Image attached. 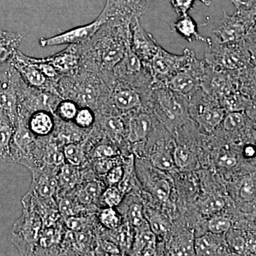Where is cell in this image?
Here are the masks:
<instances>
[{
  "mask_svg": "<svg viewBox=\"0 0 256 256\" xmlns=\"http://www.w3.org/2000/svg\"><path fill=\"white\" fill-rule=\"evenodd\" d=\"M28 129L36 138L48 137L53 134L56 127L54 112L45 110L34 111L28 120Z\"/></svg>",
  "mask_w": 256,
  "mask_h": 256,
  "instance_id": "obj_17",
  "label": "cell"
},
{
  "mask_svg": "<svg viewBox=\"0 0 256 256\" xmlns=\"http://www.w3.org/2000/svg\"><path fill=\"white\" fill-rule=\"evenodd\" d=\"M63 152L66 162L74 166L80 168L86 160L84 143L82 141L66 144Z\"/></svg>",
  "mask_w": 256,
  "mask_h": 256,
  "instance_id": "obj_26",
  "label": "cell"
},
{
  "mask_svg": "<svg viewBox=\"0 0 256 256\" xmlns=\"http://www.w3.org/2000/svg\"><path fill=\"white\" fill-rule=\"evenodd\" d=\"M79 106L70 99L62 98L57 104L54 114L64 122H73L78 112Z\"/></svg>",
  "mask_w": 256,
  "mask_h": 256,
  "instance_id": "obj_27",
  "label": "cell"
},
{
  "mask_svg": "<svg viewBox=\"0 0 256 256\" xmlns=\"http://www.w3.org/2000/svg\"><path fill=\"white\" fill-rule=\"evenodd\" d=\"M102 24L100 20L96 18L92 23L70 28L50 38H40L38 42L42 47L80 44L89 40Z\"/></svg>",
  "mask_w": 256,
  "mask_h": 256,
  "instance_id": "obj_14",
  "label": "cell"
},
{
  "mask_svg": "<svg viewBox=\"0 0 256 256\" xmlns=\"http://www.w3.org/2000/svg\"><path fill=\"white\" fill-rule=\"evenodd\" d=\"M60 74V78L78 73L80 69L79 44L69 45L56 54L45 58Z\"/></svg>",
  "mask_w": 256,
  "mask_h": 256,
  "instance_id": "obj_16",
  "label": "cell"
},
{
  "mask_svg": "<svg viewBox=\"0 0 256 256\" xmlns=\"http://www.w3.org/2000/svg\"><path fill=\"white\" fill-rule=\"evenodd\" d=\"M124 174V168L121 166H114L106 174V180L111 186L118 184Z\"/></svg>",
  "mask_w": 256,
  "mask_h": 256,
  "instance_id": "obj_47",
  "label": "cell"
},
{
  "mask_svg": "<svg viewBox=\"0 0 256 256\" xmlns=\"http://www.w3.org/2000/svg\"><path fill=\"white\" fill-rule=\"evenodd\" d=\"M171 26L173 32H176L190 43L194 41H201L206 43V38H204L198 34L197 24L188 14L180 16L178 20L172 24Z\"/></svg>",
  "mask_w": 256,
  "mask_h": 256,
  "instance_id": "obj_22",
  "label": "cell"
},
{
  "mask_svg": "<svg viewBox=\"0 0 256 256\" xmlns=\"http://www.w3.org/2000/svg\"><path fill=\"white\" fill-rule=\"evenodd\" d=\"M60 168L44 166L30 170L32 174V182L30 192L42 198L54 197L58 191V172Z\"/></svg>",
  "mask_w": 256,
  "mask_h": 256,
  "instance_id": "obj_13",
  "label": "cell"
},
{
  "mask_svg": "<svg viewBox=\"0 0 256 256\" xmlns=\"http://www.w3.org/2000/svg\"><path fill=\"white\" fill-rule=\"evenodd\" d=\"M107 84V90L104 98H109L112 106L118 111L127 112L137 109L142 105V94L138 89L126 84L112 78Z\"/></svg>",
  "mask_w": 256,
  "mask_h": 256,
  "instance_id": "obj_11",
  "label": "cell"
},
{
  "mask_svg": "<svg viewBox=\"0 0 256 256\" xmlns=\"http://www.w3.org/2000/svg\"><path fill=\"white\" fill-rule=\"evenodd\" d=\"M80 166L65 163L60 166L58 172V191H62V194L70 191L76 188L80 182L82 175Z\"/></svg>",
  "mask_w": 256,
  "mask_h": 256,
  "instance_id": "obj_23",
  "label": "cell"
},
{
  "mask_svg": "<svg viewBox=\"0 0 256 256\" xmlns=\"http://www.w3.org/2000/svg\"><path fill=\"white\" fill-rule=\"evenodd\" d=\"M124 194L120 191L119 188L111 186L104 192L102 195V200L109 207H114L120 204L122 200Z\"/></svg>",
  "mask_w": 256,
  "mask_h": 256,
  "instance_id": "obj_36",
  "label": "cell"
},
{
  "mask_svg": "<svg viewBox=\"0 0 256 256\" xmlns=\"http://www.w3.org/2000/svg\"><path fill=\"white\" fill-rule=\"evenodd\" d=\"M205 68L204 60H198L192 52L188 63L165 85L182 95L191 96L201 88Z\"/></svg>",
  "mask_w": 256,
  "mask_h": 256,
  "instance_id": "obj_6",
  "label": "cell"
},
{
  "mask_svg": "<svg viewBox=\"0 0 256 256\" xmlns=\"http://www.w3.org/2000/svg\"><path fill=\"white\" fill-rule=\"evenodd\" d=\"M102 124L106 130L111 134H120L124 132V124L122 117L117 114H109L102 120Z\"/></svg>",
  "mask_w": 256,
  "mask_h": 256,
  "instance_id": "obj_30",
  "label": "cell"
},
{
  "mask_svg": "<svg viewBox=\"0 0 256 256\" xmlns=\"http://www.w3.org/2000/svg\"><path fill=\"white\" fill-rule=\"evenodd\" d=\"M156 237L151 232H144L140 234L136 238L134 244V252H141L146 248H156Z\"/></svg>",
  "mask_w": 256,
  "mask_h": 256,
  "instance_id": "obj_35",
  "label": "cell"
},
{
  "mask_svg": "<svg viewBox=\"0 0 256 256\" xmlns=\"http://www.w3.org/2000/svg\"><path fill=\"white\" fill-rule=\"evenodd\" d=\"M99 220L104 226L109 229L117 228L120 224V218L112 207L101 210Z\"/></svg>",
  "mask_w": 256,
  "mask_h": 256,
  "instance_id": "obj_34",
  "label": "cell"
},
{
  "mask_svg": "<svg viewBox=\"0 0 256 256\" xmlns=\"http://www.w3.org/2000/svg\"><path fill=\"white\" fill-rule=\"evenodd\" d=\"M95 111L88 107H80L73 122L82 130L90 129L95 124Z\"/></svg>",
  "mask_w": 256,
  "mask_h": 256,
  "instance_id": "obj_29",
  "label": "cell"
},
{
  "mask_svg": "<svg viewBox=\"0 0 256 256\" xmlns=\"http://www.w3.org/2000/svg\"><path fill=\"white\" fill-rule=\"evenodd\" d=\"M196 1L201 2L206 6H210L212 3L210 0H170V2L178 16H183L188 15V12L193 9Z\"/></svg>",
  "mask_w": 256,
  "mask_h": 256,
  "instance_id": "obj_33",
  "label": "cell"
},
{
  "mask_svg": "<svg viewBox=\"0 0 256 256\" xmlns=\"http://www.w3.org/2000/svg\"><path fill=\"white\" fill-rule=\"evenodd\" d=\"M42 228L41 216L35 210L24 208L22 214L15 222L11 232V242L20 255L34 254Z\"/></svg>",
  "mask_w": 256,
  "mask_h": 256,
  "instance_id": "obj_5",
  "label": "cell"
},
{
  "mask_svg": "<svg viewBox=\"0 0 256 256\" xmlns=\"http://www.w3.org/2000/svg\"><path fill=\"white\" fill-rule=\"evenodd\" d=\"M150 92L156 98L160 112L169 120H178L184 117L186 107L182 100L185 96L174 92L164 84H153Z\"/></svg>",
  "mask_w": 256,
  "mask_h": 256,
  "instance_id": "obj_12",
  "label": "cell"
},
{
  "mask_svg": "<svg viewBox=\"0 0 256 256\" xmlns=\"http://www.w3.org/2000/svg\"><path fill=\"white\" fill-rule=\"evenodd\" d=\"M21 76L11 64L0 67V108L13 124L18 120V88Z\"/></svg>",
  "mask_w": 256,
  "mask_h": 256,
  "instance_id": "obj_8",
  "label": "cell"
},
{
  "mask_svg": "<svg viewBox=\"0 0 256 256\" xmlns=\"http://www.w3.org/2000/svg\"><path fill=\"white\" fill-rule=\"evenodd\" d=\"M151 228L153 233L159 234L166 232V226L162 220L158 217L152 218L150 220Z\"/></svg>",
  "mask_w": 256,
  "mask_h": 256,
  "instance_id": "obj_49",
  "label": "cell"
},
{
  "mask_svg": "<svg viewBox=\"0 0 256 256\" xmlns=\"http://www.w3.org/2000/svg\"><path fill=\"white\" fill-rule=\"evenodd\" d=\"M114 166V161L110 158H98L94 163V170L98 174H106Z\"/></svg>",
  "mask_w": 256,
  "mask_h": 256,
  "instance_id": "obj_46",
  "label": "cell"
},
{
  "mask_svg": "<svg viewBox=\"0 0 256 256\" xmlns=\"http://www.w3.org/2000/svg\"><path fill=\"white\" fill-rule=\"evenodd\" d=\"M218 163V165L222 168H232L236 165L237 160L233 156L225 154V156H220Z\"/></svg>",
  "mask_w": 256,
  "mask_h": 256,
  "instance_id": "obj_50",
  "label": "cell"
},
{
  "mask_svg": "<svg viewBox=\"0 0 256 256\" xmlns=\"http://www.w3.org/2000/svg\"><path fill=\"white\" fill-rule=\"evenodd\" d=\"M256 20V0H249L232 15L224 12L220 25L213 31L214 38L220 42H236L254 36Z\"/></svg>",
  "mask_w": 256,
  "mask_h": 256,
  "instance_id": "obj_4",
  "label": "cell"
},
{
  "mask_svg": "<svg viewBox=\"0 0 256 256\" xmlns=\"http://www.w3.org/2000/svg\"><path fill=\"white\" fill-rule=\"evenodd\" d=\"M57 196L56 200L58 205V212L63 218L82 214L86 206L78 202L76 197L68 196L65 194Z\"/></svg>",
  "mask_w": 256,
  "mask_h": 256,
  "instance_id": "obj_24",
  "label": "cell"
},
{
  "mask_svg": "<svg viewBox=\"0 0 256 256\" xmlns=\"http://www.w3.org/2000/svg\"><path fill=\"white\" fill-rule=\"evenodd\" d=\"M106 82L97 74L80 70L70 76L58 80L57 92L62 98L73 100L79 107H88L97 110L104 94Z\"/></svg>",
  "mask_w": 256,
  "mask_h": 256,
  "instance_id": "obj_3",
  "label": "cell"
},
{
  "mask_svg": "<svg viewBox=\"0 0 256 256\" xmlns=\"http://www.w3.org/2000/svg\"><path fill=\"white\" fill-rule=\"evenodd\" d=\"M152 124V122L150 114L146 112L134 114L128 122V140L131 142L142 140L149 134Z\"/></svg>",
  "mask_w": 256,
  "mask_h": 256,
  "instance_id": "obj_20",
  "label": "cell"
},
{
  "mask_svg": "<svg viewBox=\"0 0 256 256\" xmlns=\"http://www.w3.org/2000/svg\"><path fill=\"white\" fill-rule=\"evenodd\" d=\"M255 152V150H254L252 146H247L245 148V154L248 156V158H252V156H254Z\"/></svg>",
  "mask_w": 256,
  "mask_h": 256,
  "instance_id": "obj_53",
  "label": "cell"
},
{
  "mask_svg": "<svg viewBox=\"0 0 256 256\" xmlns=\"http://www.w3.org/2000/svg\"><path fill=\"white\" fill-rule=\"evenodd\" d=\"M234 6L236 8V10H238L239 8H242L244 5H246L248 3V1H244V0H230Z\"/></svg>",
  "mask_w": 256,
  "mask_h": 256,
  "instance_id": "obj_52",
  "label": "cell"
},
{
  "mask_svg": "<svg viewBox=\"0 0 256 256\" xmlns=\"http://www.w3.org/2000/svg\"><path fill=\"white\" fill-rule=\"evenodd\" d=\"M116 156L114 148L108 144H101L98 146L94 151V156L96 158H110Z\"/></svg>",
  "mask_w": 256,
  "mask_h": 256,
  "instance_id": "obj_48",
  "label": "cell"
},
{
  "mask_svg": "<svg viewBox=\"0 0 256 256\" xmlns=\"http://www.w3.org/2000/svg\"><path fill=\"white\" fill-rule=\"evenodd\" d=\"M101 186L98 182H88L84 185H82L77 190L76 193V198L84 206L92 204L100 196L101 194Z\"/></svg>",
  "mask_w": 256,
  "mask_h": 256,
  "instance_id": "obj_25",
  "label": "cell"
},
{
  "mask_svg": "<svg viewBox=\"0 0 256 256\" xmlns=\"http://www.w3.org/2000/svg\"><path fill=\"white\" fill-rule=\"evenodd\" d=\"M131 24L124 20H109L89 40L80 44V70L94 72L104 82H110L112 70L130 45Z\"/></svg>",
  "mask_w": 256,
  "mask_h": 256,
  "instance_id": "obj_1",
  "label": "cell"
},
{
  "mask_svg": "<svg viewBox=\"0 0 256 256\" xmlns=\"http://www.w3.org/2000/svg\"><path fill=\"white\" fill-rule=\"evenodd\" d=\"M152 162L160 170H170L174 166V159L168 151L160 150L151 156Z\"/></svg>",
  "mask_w": 256,
  "mask_h": 256,
  "instance_id": "obj_32",
  "label": "cell"
},
{
  "mask_svg": "<svg viewBox=\"0 0 256 256\" xmlns=\"http://www.w3.org/2000/svg\"><path fill=\"white\" fill-rule=\"evenodd\" d=\"M131 48L143 63L149 66L160 46L159 44L151 34L143 28L140 20L131 24Z\"/></svg>",
  "mask_w": 256,
  "mask_h": 256,
  "instance_id": "obj_15",
  "label": "cell"
},
{
  "mask_svg": "<svg viewBox=\"0 0 256 256\" xmlns=\"http://www.w3.org/2000/svg\"><path fill=\"white\" fill-rule=\"evenodd\" d=\"M193 50L185 48L182 54L176 55L158 46L150 63L153 84H166L188 63Z\"/></svg>",
  "mask_w": 256,
  "mask_h": 256,
  "instance_id": "obj_7",
  "label": "cell"
},
{
  "mask_svg": "<svg viewBox=\"0 0 256 256\" xmlns=\"http://www.w3.org/2000/svg\"><path fill=\"white\" fill-rule=\"evenodd\" d=\"M228 244L230 248L237 254H242L246 248V240L244 236L236 232H230L228 236Z\"/></svg>",
  "mask_w": 256,
  "mask_h": 256,
  "instance_id": "obj_40",
  "label": "cell"
},
{
  "mask_svg": "<svg viewBox=\"0 0 256 256\" xmlns=\"http://www.w3.org/2000/svg\"><path fill=\"white\" fill-rule=\"evenodd\" d=\"M128 220L130 223L134 226H140L143 222V216L142 208L140 205H131L127 212Z\"/></svg>",
  "mask_w": 256,
  "mask_h": 256,
  "instance_id": "obj_44",
  "label": "cell"
},
{
  "mask_svg": "<svg viewBox=\"0 0 256 256\" xmlns=\"http://www.w3.org/2000/svg\"><path fill=\"white\" fill-rule=\"evenodd\" d=\"M66 226L73 232H84L86 228L88 220L82 215L73 216L65 218Z\"/></svg>",
  "mask_w": 256,
  "mask_h": 256,
  "instance_id": "obj_39",
  "label": "cell"
},
{
  "mask_svg": "<svg viewBox=\"0 0 256 256\" xmlns=\"http://www.w3.org/2000/svg\"><path fill=\"white\" fill-rule=\"evenodd\" d=\"M170 185L169 182L166 180H162L156 182L154 188H153V193L154 196L161 202H166L168 200L170 195Z\"/></svg>",
  "mask_w": 256,
  "mask_h": 256,
  "instance_id": "obj_41",
  "label": "cell"
},
{
  "mask_svg": "<svg viewBox=\"0 0 256 256\" xmlns=\"http://www.w3.org/2000/svg\"><path fill=\"white\" fill-rule=\"evenodd\" d=\"M10 63L28 85L60 96L57 92L58 82L48 78L35 64L32 57L24 54L18 50Z\"/></svg>",
  "mask_w": 256,
  "mask_h": 256,
  "instance_id": "obj_9",
  "label": "cell"
},
{
  "mask_svg": "<svg viewBox=\"0 0 256 256\" xmlns=\"http://www.w3.org/2000/svg\"><path fill=\"white\" fill-rule=\"evenodd\" d=\"M173 159L178 168H184L192 164L193 156L186 148L178 146L174 150Z\"/></svg>",
  "mask_w": 256,
  "mask_h": 256,
  "instance_id": "obj_37",
  "label": "cell"
},
{
  "mask_svg": "<svg viewBox=\"0 0 256 256\" xmlns=\"http://www.w3.org/2000/svg\"><path fill=\"white\" fill-rule=\"evenodd\" d=\"M225 205L223 198L220 197H213L208 198L202 205V210L204 214H210L222 210Z\"/></svg>",
  "mask_w": 256,
  "mask_h": 256,
  "instance_id": "obj_43",
  "label": "cell"
},
{
  "mask_svg": "<svg viewBox=\"0 0 256 256\" xmlns=\"http://www.w3.org/2000/svg\"><path fill=\"white\" fill-rule=\"evenodd\" d=\"M240 196L245 201H252L256 196V184L252 178H246L240 188Z\"/></svg>",
  "mask_w": 256,
  "mask_h": 256,
  "instance_id": "obj_42",
  "label": "cell"
},
{
  "mask_svg": "<svg viewBox=\"0 0 256 256\" xmlns=\"http://www.w3.org/2000/svg\"><path fill=\"white\" fill-rule=\"evenodd\" d=\"M222 122H223L224 128L226 130L228 131V132H234L244 126L245 119H244V114L242 112L233 111V112L226 114Z\"/></svg>",
  "mask_w": 256,
  "mask_h": 256,
  "instance_id": "obj_31",
  "label": "cell"
},
{
  "mask_svg": "<svg viewBox=\"0 0 256 256\" xmlns=\"http://www.w3.org/2000/svg\"><path fill=\"white\" fill-rule=\"evenodd\" d=\"M220 242H218L213 234H207L196 238L194 242L195 254L197 256L216 255V250Z\"/></svg>",
  "mask_w": 256,
  "mask_h": 256,
  "instance_id": "obj_28",
  "label": "cell"
},
{
  "mask_svg": "<svg viewBox=\"0 0 256 256\" xmlns=\"http://www.w3.org/2000/svg\"><path fill=\"white\" fill-rule=\"evenodd\" d=\"M232 227V222L224 217H215L208 222V229L213 234H224Z\"/></svg>",
  "mask_w": 256,
  "mask_h": 256,
  "instance_id": "obj_38",
  "label": "cell"
},
{
  "mask_svg": "<svg viewBox=\"0 0 256 256\" xmlns=\"http://www.w3.org/2000/svg\"><path fill=\"white\" fill-rule=\"evenodd\" d=\"M15 124L8 114L0 108V159L12 162L10 146Z\"/></svg>",
  "mask_w": 256,
  "mask_h": 256,
  "instance_id": "obj_21",
  "label": "cell"
},
{
  "mask_svg": "<svg viewBox=\"0 0 256 256\" xmlns=\"http://www.w3.org/2000/svg\"><path fill=\"white\" fill-rule=\"evenodd\" d=\"M131 166H132L131 164H128V166L124 168V176L118 183L119 190L124 194V195L130 191L131 188H132V169Z\"/></svg>",
  "mask_w": 256,
  "mask_h": 256,
  "instance_id": "obj_45",
  "label": "cell"
},
{
  "mask_svg": "<svg viewBox=\"0 0 256 256\" xmlns=\"http://www.w3.org/2000/svg\"><path fill=\"white\" fill-rule=\"evenodd\" d=\"M151 0H106L98 20L104 24L109 20H124L134 22L146 13Z\"/></svg>",
  "mask_w": 256,
  "mask_h": 256,
  "instance_id": "obj_10",
  "label": "cell"
},
{
  "mask_svg": "<svg viewBox=\"0 0 256 256\" xmlns=\"http://www.w3.org/2000/svg\"><path fill=\"white\" fill-rule=\"evenodd\" d=\"M204 62L218 72H232L256 66V35L236 42L208 37Z\"/></svg>",
  "mask_w": 256,
  "mask_h": 256,
  "instance_id": "obj_2",
  "label": "cell"
},
{
  "mask_svg": "<svg viewBox=\"0 0 256 256\" xmlns=\"http://www.w3.org/2000/svg\"><path fill=\"white\" fill-rule=\"evenodd\" d=\"M24 38L22 34L0 28V67L11 62Z\"/></svg>",
  "mask_w": 256,
  "mask_h": 256,
  "instance_id": "obj_19",
  "label": "cell"
},
{
  "mask_svg": "<svg viewBox=\"0 0 256 256\" xmlns=\"http://www.w3.org/2000/svg\"><path fill=\"white\" fill-rule=\"evenodd\" d=\"M226 116L224 108L200 104L196 110V120L200 127L207 132H212L218 127Z\"/></svg>",
  "mask_w": 256,
  "mask_h": 256,
  "instance_id": "obj_18",
  "label": "cell"
},
{
  "mask_svg": "<svg viewBox=\"0 0 256 256\" xmlns=\"http://www.w3.org/2000/svg\"><path fill=\"white\" fill-rule=\"evenodd\" d=\"M101 248L106 252L112 254V255H118L120 254V250L114 242L104 240L101 242Z\"/></svg>",
  "mask_w": 256,
  "mask_h": 256,
  "instance_id": "obj_51",
  "label": "cell"
}]
</instances>
